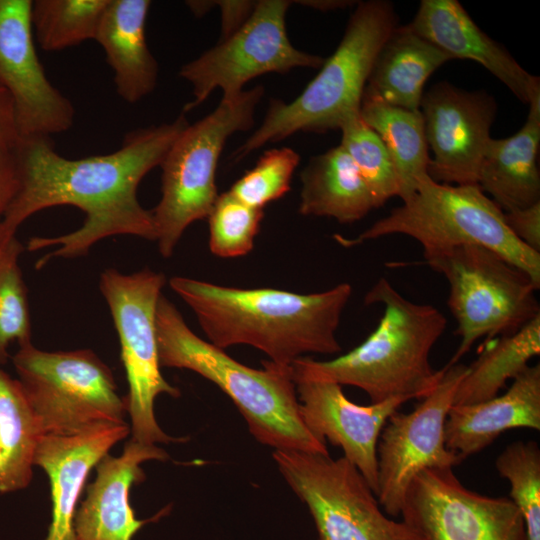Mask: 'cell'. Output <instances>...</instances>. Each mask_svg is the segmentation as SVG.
Listing matches in <instances>:
<instances>
[{
  "label": "cell",
  "instance_id": "52a82bcc",
  "mask_svg": "<svg viewBox=\"0 0 540 540\" xmlns=\"http://www.w3.org/2000/svg\"><path fill=\"white\" fill-rule=\"evenodd\" d=\"M264 95L256 86L222 98L210 114L177 136L160 167L161 198L152 212L160 254L170 257L186 228L208 217L217 197L216 169L227 139L247 131Z\"/></svg>",
  "mask_w": 540,
  "mask_h": 540
},
{
  "label": "cell",
  "instance_id": "2e32d148",
  "mask_svg": "<svg viewBox=\"0 0 540 540\" xmlns=\"http://www.w3.org/2000/svg\"><path fill=\"white\" fill-rule=\"evenodd\" d=\"M497 102L486 91H467L438 82L420 104L428 149L427 173L439 183L477 184Z\"/></svg>",
  "mask_w": 540,
  "mask_h": 540
},
{
  "label": "cell",
  "instance_id": "603a6c76",
  "mask_svg": "<svg viewBox=\"0 0 540 540\" xmlns=\"http://www.w3.org/2000/svg\"><path fill=\"white\" fill-rule=\"evenodd\" d=\"M149 0H110L95 41L112 69L118 96L134 104L157 86L158 63L145 35Z\"/></svg>",
  "mask_w": 540,
  "mask_h": 540
},
{
  "label": "cell",
  "instance_id": "8992f818",
  "mask_svg": "<svg viewBox=\"0 0 540 540\" xmlns=\"http://www.w3.org/2000/svg\"><path fill=\"white\" fill-rule=\"evenodd\" d=\"M416 240L423 255L475 244L498 253L540 286V253L518 240L508 228L504 211L477 184L451 185L421 178L402 205L353 238L334 235L343 247H353L389 235Z\"/></svg>",
  "mask_w": 540,
  "mask_h": 540
},
{
  "label": "cell",
  "instance_id": "d590c367",
  "mask_svg": "<svg viewBox=\"0 0 540 540\" xmlns=\"http://www.w3.org/2000/svg\"><path fill=\"white\" fill-rule=\"evenodd\" d=\"M18 140L14 142H0V227L19 186L16 155Z\"/></svg>",
  "mask_w": 540,
  "mask_h": 540
},
{
  "label": "cell",
  "instance_id": "4dcf8cb0",
  "mask_svg": "<svg viewBox=\"0 0 540 540\" xmlns=\"http://www.w3.org/2000/svg\"><path fill=\"white\" fill-rule=\"evenodd\" d=\"M23 250L16 234L0 236V366L7 362L12 342L31 341L28 293L19 265Z\"/></svg>",
  "mask_w": 540,
  "mask_h": 540
},
{
  "label": "cell",
  "instance_id": "30bf717a",
  "mask_svg": "<svg viewBox=\"0 0 540 540\" xmlns=\"http://www.w3.org/2000/svg\"><path fill=\"white\" fill-rule=\"evenodd\" d=\"M165 282L162 273L151 269L124 274L114 268L104 270L99 281L120 342L131 439L146 445L183 441L166 434L154 413L158 395L178 398L181 394L162 376L158 357L156 309Z\"/></svg>",
  "mask_w": 540,
  "mask_h": 540
},
{
  "label": "cell",
  "instance_id": "1f68e13d",
  "mask_svg": "<svg viewBox=\"0 0 540 540\" xmlns=\"http://www.w3.org/2000/svg\"><path fill=\"white\" fill-rule=\"evenodd\" d=\"M510 484V500L522 515L526 540H540V449L535 441L509 444L495 462Z\"/></svg>",
  "mask_w": 540,
  "mask_h": 540
},
{
  "label": "cell",
  "instance_id": "ba28073f",
  "mask_svg": "<svg viewBox=\"0 0 540 540\" xmlns=\"http://www.w3.org/2000/svg\"><path fill=\"white\" fill-rule=\"evenodd\" d=\"M423 256L449 284L447 304L460 343L447 365L458 363L478 339L513 334L540 315L539 285L493 250L465 244Z\"/></svg>",
  "mask_w": 540,
  "mask_h": 540
},
{
  "label": "cell",
  "instance_id": "836d02e7",
  "mask_svg": "<svg viewBox=\"0 0 540 540\" xmlns=\"http://www.w3.org/2000/svg\"><path fill=\"white\" fill-rule=\"evenodd\" d=\"M299 161V154L289 147L266 150L228 192L246 205L263 209L290 190Z\"/></svg>",
  "mask_w": 540,
  "mask_h": 540
},
{
  "label": "cell",
  "instance_id": "5b68a950",
  "mask_svg": "<svg viewBox=\"0 0 540 540\" xmlns=\"http://www.w3.org/2000/svg\"><path fill=\"white\" fill-rule=\"evenodd\" d=\"M397 26L391 2H358L339 45L318 74L294 100L270 101L262 124L233 152L234 161L297 132L339 129L348 116L359 113L376 56Z\"/></svg>",
  "mask_w": 540,
  "mask_h": 540
},
{
  "label": "cell",
  "instance_id": "f35d334b",
  "mask_svg": "<svg viewBox=\"0 0 540 540\" xmlns=\"http://www.w3.org/2000/svg\"><path fill=\"white\" fill-rule=\"evenodd\" d=\"M301 5L309 6L311 8L319 9L322 11L334 10L345 8L352 5L353 1L345 0H308V1H298Z\"/></svg>",
  "mask_w": 540,
  "mask_h": 540
},
{
  "label": "cell",
  "instance_id": "44dd1931",
  "mask_svg": "<svg viewBox=\"0 0 540 540\" xmlns=\"http://www.w3.org/2000/svg\"><path fill=\"white\" fill-rule=\"evenodd\" d=\"M513 428L540 430V366H528L503 395L453 405L445 421L447 448L462 461Z\"/></svg>",
  "mask_w": 540,
  "mask_h": 540
},
{
  "label": "cell",
  "instance_id": "e0dca14e",
  "mask_svg": "<svg viewBox=\"0 0 540 540\" xmlns=\"http://www.w3.org/2000/svg\"><path fill=\"white\" fill-rule=\"evenodd\" d=\"M300 414L309 432L320 442L340 447L344 458L362 474L372 491H378L377 444L383 427L405 396L359 405L350 401L341 385L325 380L293 379Z\"/></svg>",
  "mask_w": 540,
  "mask_h": 540
},
{
  "label": "cell",
  "instance_id": "7c38bea8",
  "mask_svg": "<svg viewBox=\"0 0 540 540\" xmlns=\"http://www.w3.org/2000/svg\"><path fill=\"white\" fill-rule=\"evenodd\" d=\"M290 5L287 0L257 1L237 30L184 64L179 76L192 85L193 99L183 111L193 110L218 88L222 98H232L258 76L284 74L297 67L320 68L322 57L298 50L288 37L286 13Z\"/></svg>",
  "mask_w": 540,
  "mask_h": 540
},
{
  "label": "cell",
  "instance_id": "484cf974",
  "mask_svg": "<svg viewBox=\"0 0 540 540\" xmlns=\"http://www.w3.org/2000/svg\"><path fill=\"white\" fill-rule=\"evenodd\" d=\"M359 113L388 150L398 178L399 197L406 199L418 181L428 175L430 156L420 110L390 105L364 90Z\"/></svg>",
  "mask_w": 540,
  "mask_h": 540
},
{
  "label": "cell",
  "instance_id": "d4e9b609",
  "mask_svg": "<svg viewBox=\"0 0 540 540\" xmlns=\"http://www.w3.org/2000/svg\"><path fill=\"white\" fill-rule=\"evenodd\" d=\"M299 213L353 223L375 209L357 167L341 145L313 156L301 175Z\"/></svg>",
  "mask_w": 540,
  "mask_h": 540
},
{
  "label": "cell",
  "instance_id": "4316f807",
  "mask_svg": "<svg viewBox=\"0 0 540 540\" xmlns=\"http://www.w3.org/2000/svg\"><path fill=\"white\" fill-rule=\"evenodd\" d=\"M43 432L18 379L0 369V493L29 486Z\"/></svg>",
  "mask_w": 540,
  "mask_h": 540
},
{
  "label": "cell",
  "instance_id": "e575fe53",
  "mask_svg": "<svg viewBox=\"0 0 540 540\" xmlns=\"http://www.w3.org/2000/svg\"><path fill=\"white\" fill-rule=\"evenodd\" d=\"M513 235L531 250L540 253V202L529 207L504 212Z\"/></svg>",
  "mask_w": 540,
  "mask_h": 540
},
{
  "label": "cell",
  "instance_id": "ffe728a7",
  "mask_svg": "<svg viewBox=\"0 0 540 540\" xmlns=\"http://www.w3.org/2000/svg\"><path fill=\"white\" fill-rule=\"evenodd\" d=\"M408 27L452 59L481 64L523 103L540 90V78L483 32L457 0H422Z\"/></svg>",
  "mask_w": 540,
  "mask_h": 540
},
{
  "label": "cell",
  "instance_id": "4fadbf2b",
  "mask_svg": "<svg viewBox=\"0 0 540 540\" xmlns=\"http://www.w3.org/2000/svg\"><path fill=\"white\" fill-rule=\"evenodd\" d=\"M468 366H444L434 389L409 413L396 411L383 427L378 444V491L384 512L401 514L406 492L426 469L453 468L462 460L445 443V421Z\"/></svg>",
  "mask_w": 540,
  "mask_h": 540
},
{
  "label": "cell",
  "instance_id": "83f0119b",
  "mask_svg": "<svg viewBox=\"0 0 540 540\" xmlns=\"http://www.w3.org/2000/svg\"><path fill=\"white\" fill-rule=\"evenodd\" d=\"M540 354V315L513 334L500 336L468 366L454 397L453 405H469L498 395L509 379H514Z\"/></svg>",
  "mask_w": 540,
  "mask_h": 540
},
{
  "label": "cell",
  "instance_id": "f546056e",
  "mask_svg": "<svg viewBox=\"0 0 540 540\" xmlns=\"http://www.w3.org/2000/svg\"><path fill=\"white\" fill-rule=\"evenodd\" d=\"M340 145L364 180L374 207L399 197V183L393 161L380 137L362 120L360 113L348 116L340 125Z\"/></svg>",
  "mask_w": 540,
  "mask_h": 540
},
{
  "label": "cell",
  "instance_id": "3957f363",
  "mask_svg": "<svg viewBox=\"0 0 540 540\" xmlns=\"http://www.w3.org/2000/svg\"><path fill=\"white\" fill-rule=\"evenodd\" d=\"M367 305L380 304L382 316L373 332L357 347L331 360L304 356L291 364L293 379L305 378L355 386L371 403L392 397H426L440 380L430 353L445 331V315L430 304L415 303L385 277L366 293Z\"/></svg>",
  "mask_w": 540,
  "mask_h": 540
},
{
  "label": "cell",
  "instance_id": "8fae6325",
  "mask_svg": "<svg viewBox=\"0 0 540 540\" xmlns=\"http://www.w3.org/2000/svg\"><path fill=\"white\" fill-rule=\"evenodd\" d=\"M272 457L313 518L318 540H424L405 521L388 518L359 470L346 458L295 450Z\"/></svg>",
  "mask_w": 540,
  "mask_h": 540
},
{
  "label": "cell",
  "instance_id": "ac0fdd59",
  "mask_svg": "<svg viewBox=\"0 0 540 540\" xmlns=\"http://www.w3.org/2000/svg\"><path fill=\"white\" fill-rule=\"evenodd\" d=\"M168 458V453L156 445L132 439L126 442L119 456L106 454L95 466L96 477L78 505L74 519L76 539L133 540L144 525L165 517L171 505L150 518L138 519L130 503V490L146 478L142 463Z\"/></svg>",
  "mask_w": 540,
  "mask_h": 540
},
{
  "label": "cell",
  "instance_id": "cb8c5ba5",
  "mask_svg": "<svg viewBox=\"0 0 540 540\" xmlns=\"http://www.w3.org/2000/svg\"><path fill=\"white\" fill-rule=\"evenodd\" d=\"M450 60L408 25H398L380 48L365 91L390 105L419 110L428 78Z\"/></svg>",
  "mask_w": 540,
  "mask_h": 540
},
{
  "label": "cell",
  "instance_id": "d6986e66",
  "mask_svg": "<svg viewBox=\"0 0 540 540\" xmlns=\"http://www.w3.org/2000/svg\"><path fill=\"white\" fill-rule=\"evenodd\" d=\"M129 433L125 422L98 424L73 435L41 437L34 466L48 476L52 503L51 522L44 540H77L74 519L88 475Z\"/></svg>",
  "mask_w": 540,
  "mask_h": 540
},
{
  "label": "cell",
  "instance_id": "8d00e7d4",
  "mask_svg": "<svg viewBox=\"0 0 540 540\" xmlns=\"http://www.w3.org/2000/svg\"><path fill=\"white\" fill-rule=\"evenodd\" d=\"M221 9V38L237 30L250 16L256 2L253 1H214Z\"/></svg>",
  "mask_w": 540,
  "mask_h": 540
},
{
  "label": "cell",
  "instance_id": "74e56055",
  "mask_svg": "<svg viewBox=\"0 0 540 540\" xmlns=\"http://www.w3.org/2000/svg\"><path fill=\"white\" fill-rule=\"evenodd\" d=\"M19 138L11 98L0 88V142H14Z\"/></svg>",
  "mask_w": 540,
  "mask_h": 540
},
{
  "label": "cell",
  "instance_id": "f1b7e54d",
  "mask_svg": "<svg viewBox=\"0 0 540 540\" xmlns=\"http://www.w3.org/2000/svg\"><path fill=\"white\" fill-rule=\"evenodd\" d=\"M110 0H34L31 22L41 49L61 51L94 40Z\"/></svg>",
  "mask_w": 540,
  "mask_h": 540
},
{
  "label": "cell",
  "instance_id": "9a60e30c",
  "mask_svg": "<svg viewBox=\"0 0 540 540\" xmlns=\"http://www.w3.org/2000/svg\"><path fill=\"white\" fill-rule=\"evenodd\" d=\"M32 0H0V88L11 98L20 138H50L69 130L71 101L48 79L38 57Z\"/></svg>",
  "mask_w": 540,
  "mask_h": 540
},
{
  "label": "cell",
  "instance_id": "277c9868",
  "mask_svg": "<svg viewBox=\"0 0 540 540\" xmlns=\"http://www.w3.org/2000/svg\"><path fill=\"white\" fill-rule=\"evenodd\" d=\"M156 335L160 367L188 369L217 385L258 442L275 450L329 454L303 423L291 366L263 360V368L255 369L236 361L197 336L163 295L156 309Z\"/></svg>",
  "mask_w": 540,
  "mask_h": 540
},
{
  "label": "cell",
  "instance_id": "5bb4252c",
  "mask_svg": "<svg viewBox=\"0 0 540 540\" xmlns=\"http://www.w3.org/2000/svg\"><path fill=\"white\" fill-rule=\"evenodd\" d=\"M400 515L424 540H526L522 515L509 498L469 490L452 468L419 473Z\"/></svg>",
  "mask_w": 540,
  "mask_h": 540
},
{
  "label": "cell",
  "instance_id": "d6a6232c",
  "mask_svg": "<svg viewBox=\"0 0 540 540\" xmlns=\"http://www.w3.org/2000/svg\"><path fill=\"white\" fill-rule=\"evenodd\" d=\"M210 251L222 258L248 254L263 219V209L244 204L228 191L218 195L208 217Z\"/></svg>",
  "mask_w": 540,
  "mask_h": 540
},
{
  "label": "cell",
  "instance_id": "6da1fadb",
  "mask_svg": "<svg viewBox=\"0 0 540 540\" xmlns=\"http://www.w3.org/2000/svg\"><path fill=\"white\" fill-rule=\"evenodd\" d=\"M187 125L181 114L171 122L129 132L111 153L78 159L60 155L50 138H19V186L0 235H15L26 219L43 209L67 205L80 209L84 222L61 236L30 238V252L56 247L37 261V269L53 258L84 256L97 242L116 235L155 241L152 212L140 204L137 189Z\"/></svg>",
  "mask_w": 540,
  "mask_h": 540
},
{
  "label": "cell",
  "instance_id": "7a4b0ae2",
  "mask_svg": "<svg viewBox=\"0 0 540 540\" xmlns=\"http://www.w3.org/2000/svg\"><path fill=\"white\" fill-rule=\"evenodd\" d=\"M170 288L192 309L208 342L225 349L250 345L283 366L306 354L334 355L349 283L299 294L274 288L243 289L175 276Z\"/></svg>",
  "mask_w": 540,
  "mask_h": 540
},
{
  "label": "cell",
  "instance_id": "7402d4cb",
  "mask_svg": "<svg viewBox=\"0 0 540 540\" xmlns=\"http://www.w3.org/2000/svg\"><path fill=\"white\" fill-rule=\"evenodd\" d=\"M528 105L526 121L514 135L489 140L479 169L477 185L504 212L540 202V90Z\"/></svg>",
  "mask_w": 540,
  "mask_h": 540
},
{
  "label": "cell",
  "instance_id": "9c48e42d",
  "mask_svg": "<svg viewBox=\"0 0 540 540\" xmlns=\"http://www.w3.org/2000/svg\"><path fill=\"white\" fill-rule=\"evenodd\" d=\"M12 362L44 435L125 423L126 404L112 371L92 350L49 352L29 341Z\"/></svg>",
  "mask_w": 540,
  "mask_h": 540
}]
</instances>
